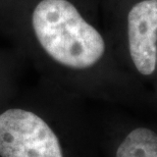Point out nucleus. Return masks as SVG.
I'll list each match as a JSON object with an SVG mask.
<instances>
[{"label":"nucleus","instance_id":"obj_1","mask_svg":"<svg viewBox=\"0 0 157 157\" xmlns=\"http://www.w3.org/2000/svg\"><path fill=\"white\" fill-rule=\"evenodd\" d=\"M0 28L55 80L89 92L117 84L109 42L84 0H0Z\"/></svg>","mask_w":157,"mask_h":157},{"label":"nucleus","instance_id":"obj_2","mask_svg":"<svg viewBox=\"0 0 157 157\" xmlns=\"http://www.w3.org/2000/svg\"><path fill=\"white\" fill-rule=\"evenodd\" d=\"M0 157H65L51 122L29 105L0 109Z\"/></svg>","mask_w":157,"mask_h":157},{"label":"nucleus","instance_id":"obj_3","mask_svg":"<svg viewBox=\"0 0 157 157\" xmlns=\"http://www.w3.org/2000/svg\"><path fill=\"white\" fill-rule=\"evenodd\" d=\"M125 36L132 64L139 76L149 78L157 67V0H141L128 9Z\"/></svg>","mask_w":157,"mask_h":157},{"label":"nucleus","instance_id":"obj_4","mask_svg":"<svg viewBox=\"0 0 157 157\" xmlns=\"http://www.w3.org/2000/svg\"><path fill=\"white\" fill-rule=\"evenodd\" d=\"M112 157H157V127L131 125L117 139Z\"/></svg>","mask_w":157,"mask_h":157},{"label":"nucleus","instance_id":"obj_5","mask_svg":"<svg viewBox=\"0 0 157 157\" xmlns=\"http://www.w3.org/2000/svg\"><path fill=\"white\" fill-rule=\"evenodd\" d=\"M13 60L14 58L10 53L0 48V96L3 92L4 86L8 83V78L10 75Z\"/></svg>","mask_w":157,"mask_h":157},{"label":"nucleus","instance_id":"obj_6","mask_svg":"<svg viewBox=\"0 0 157 157\" xmlns=\"http://www.w3.org/2000/svg\"><path fill=\"white\" fill-rule=\"evenodd\" d=\"M156 74H157V67H156Z\"/></svg>","mask_w":157,"mask_h":157}]
</instances>
